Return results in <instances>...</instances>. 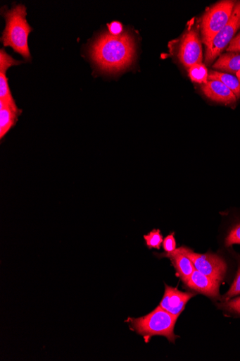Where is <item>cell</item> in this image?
Returning a JSON list of instances; mask_svg holds the SVG:
<instances>
[{
  "instance_id": "cell-1",
  "label": "cell",
  "mask_w": 240,
  "mask_h": 361,
  "mask_svg": "<svg viewBox=\"0 0 240 361\" xmlns=\"http://www.w3.org/2000/svg\"><path fill=\"white\" fill-rule=\"evenodd\" d=\"M135 54L134 40L129 32H124L118 37L111 35L109 32H104L90 48V55L97 67L110 73H118L128 68Z\"/></svg>"
},
{
  "instance_id": "cell-2",
  "label": "cell",
  "mask_w": 240,
  "mask_h": 361,
  "mask_svg": "<svg viewBox=\"0 0 240 361\" xmlns=\"http://www.w3.org/2000/svg\"><path fill=\"white\" fill-rule=\"evenodd\" d=\"M178 318L158 306L149 314L139 318L129 317L126 322L130 329L141 336L146 343L157 336L165 337L170 343H175L179 338L175 334Z\"/></svg>"
},
{
  "instance_id": "cell-3",
  "label": "cell",
  "mask_w": 240,
  "mask_h": 361,
  "mask_svg": "<svg viewBox=\"0 0 240 361\" xmlns=\"http://www.w3.org/2000/svg\"><path fill=\"white\" fill-rule=\"evenodd\" d=\"M3 16L6 25L1 41L4 45L11 47L15 52L20 54L26 60L30 61L31 56L28 46V37L32 31L26 20L27 8L24 5L15 6L11 10L4 9Z\"/></svg>"
},
{
  "instance_id": "cell-4",
  "label": "cell",
  "mask_w": 240,
  "mask_h": 361,
  "mask_svg": "<svg viewBox=\"0 0 240 361\" xmlns=\"http://www.w3.org/2000/svg\"><path fill=\"white\" fill-rule=\"evenodd\" d=\"M179 249L192 261L195 269L206 276L222 283L232 275L230 262L222 252L198 254L185 247Z\"/></svg>"
},
{
  "instance_id": "cell-5",
  "label": "cell",
  "mask_w": 240,
  "mask_h": 361,
  "mask_svg": "<svg viewBox=\"0 0 240 361\" xmlns=\"http://www.w3.org/2000/svg\"><path fill=\"white\" fill-rule=\"evenodd\" d=\"M235 5L234 1H222L203 15L201 21V29L202 42L206 47L210 44L228 23Z\"/></svg>"
},
{
  "instance_id": "cell-6",
  "label": "cell",
  "mask_w": 240,
  "mask_h": 361,
  "mask_svg": "<svg viewBox=\"0 0 240 361\" xmlns=\"http://www.w3.org/2000/svg\"><path fill=\"white\" fill-rule=\"evenodd\" d=\"M240 27V3L235 5L231 18L218 35L207 47L205 61L210 64L213 62L222 51L234 39L236 32Z\"/></svg>"
},
{
  "instance_id": "cell-7",
  "label": "cell",
  "mask_w": 240,
  "mask_h": 361,
  "mask_svg": "<svg viewBox=\"0 0 240 361\" xmlns=\"http://www.w3.org/2000/svg\"><path fill=\"white\" fill-rule=\"evenodd\" d=\"M178 56L181 62L189 69L192 66L201 63L202 47L198 31L194 27H190L183 36Z\"/></svg>"
},
{
  "instance_id": "cell-8",
  "label": "cell",
  "mask_w": 240,
  "mask_h": 361,
  "mask_svg": "<svg viewBox=\"0 0 240 361\" xmlns=\"http://www.w3.org/2000/svg\"><path fill=\"white\" fill-rule=\"evenodd\" d=\"M221 283L218 280L195 270L184 284L190 290L203 294L217 303L222 300L220 289Z\"/></svg>"
},
{
  "instance_id": "cell-9",
  "label": "cell",
  "mask_w": 240,
  "mask_h": 361,
  "mask_svg": "<svg viewBox=\"0 0 240 361\" xmlns=\"http://www.w3.org/2000/svg\"><path fill=\"white\" fill-rule=\"evenodd\" d=\"M192 292H182L165 284V293L159 306L167 312L179 317L189 301L195 296Z\"/></svg>"
},
{
  "instance_id": "cell-10",
  "label": "cell",
  "mask_w": 240,
  "mask_h": 361,
  "mask_svg": "<svg viewBox=\"0 0 240 361\" xmlns=\"http://www.w3.org/2000/svg\"><path fill=\"white\" fill-rule=\"evenodd\" d=\"M21 63L23 61L14 59L5 49L0 50V102L6 103L15 109L18 108L9 87L6 73L13 66Z\"/></svg>"
},
{
  "instance_id": "cell-11",
  "label": "cell",
  "mask_w": 240,
  "mask_h": 361,
  "mask_svg": "<svg viewBox=\"0 0 240 361\" xmlns=\"http://www.w3.org/2000/svg\"><path fill=\"white\" fill-rule=\"evenodd\" d=\"M201 89L206 96L215 102L229 105L234 104L237 99L233 92L220 81L209 80Z\"/></svg>"
},
{
  "instance_id": "cell-12",
  "label": "cell",
  "mask_w": 240,
  "mask_h": 361,
  "mask_svg": "<svg viewBox=\"0 0 240 361\" xmlns=\"http://www.w3.org/2000/svg\"><path fill=\"white\" fill-rule=\"evenodd\" d=\"M169 257L177 274L185 283L196 270L192 261L185 254L177 249L173 253L165 256Z\"/></svg>"
},
{
  "instance_id": "cell-13",
  "label": "cell",
  "mask_w": 240,
  "mask_h": 361,
  "mask_svg": "<svg viewBox=\"0 0 240 361\" xmlns=\"http://www.w3.org/2000/svg\"><path fill=\"white\" fill-rule=\"evenodd\" d=\"M21 114L22 110L15 109L8 104L0 102V140H3L16 124Z\"/></svg>"
},
{
  "instance_id": "cell-14",
  "label": "cell",
  "mask_w": 240,
  "mask_h": 361,
  "mask_svg": "<svg viewBox=\"0 0 240 361\" xmlns=\"http://www.w3.org/2000/svg\"><path fill=\"white\" fill-rule=\"evenodd\" d=\"M231 216L222 236V245L225 249L240 245V213H233Z\"/></svg>"
},
{
  "instance_id": "cell-15",
  "label": "cell",
  "mask_w": 240,
  "mask_h": 361,
  "mask_svg": "<svg viewBox=\"0 0 240 361\" xmlns=\"http://www.w3.org/2000/svg\"><path fill=\"white\" fill-rule=\"evenodd\" d=\"M213 68L229 73H236L240 71V54H225L220 56Z\"/></svg>"
},
{
  "instance_id": "cell-16",
  "label": "cell",
  "mask_w": 240,
  "mask_h": 361,
  "mask_svg": "<svg viewBox=\"0 0 240 361\" xmlns=\"http://www.w3.org/2000/svg\"><path fill=\"white\" fill-rule=\"evenodd\" d=\"M225 250L236 262L237 269L233 282L228 290L223 295L221 302L228 300L240 295V254L236 252L232 247Z\"/></svg>"
},
{
  "instance_id": "cell-17",
  "label": "cell",
  "mask_w": 240,
  "mask_h": 361,
  "mask_svg": "<svg viewBox=\"0 0 240 361\" xmlns=\"http://www.w3.org/2000/svg\"><path fill=\"white\" fill-rule=\"evenodd\" d=\"M208 80H217L222 82L233 92L237 98L240 97V82L236 77L227 73L211 71L209 73Z\"/></svg>"
},
{
  "instance_id": "cell-18",
  "label": "cell",
  "mask_w": 240,
  "mask_h": 361,
  "mask_svg": "<svg viewBox=\"0 0 240 361\" xmlns=\"http://www.w3.org/2000/svg\"><path fill=\"white\" fill-rule=\"evenodd\" d=\"M216 307L225 315L240 319V295L228 300L217 302Z\"/></svg>"
},
{
  "instance_id": "cell-19",
  "label": "cell",
  "mask_w": 240,
  "mask_h": 361,
  "mask_svg": "<svg viewBox=\"0 0 240 361\" xmlns=\"http://www.w3.org/2000/svg\"><path fill=\"white\" fill-rule=\"evenodd\" d=\"M191 80L196 83H207L209 78V73L206 66L201 63H197L189 68V71Z\"/></svg>"
},
{
  "instance_id": "cell-20",
  "label": "cell",
  "mask_w": 240,
  "mask_h": 361,
  "mask_svg": "<svg viewBox=\"0 0 240 361\" xmlns=\"http://www.w3.org/2000/svg\"><path fill=\"white\" fill-rule=\"evenodd\" d=\"M146 246L150 249L160 250L163 243V238L160 229H153L148 235H144Z\"/></svg>"
},
{
  "instance_id": "cell-21",
  "label": "cell",
  "mask_w": 240,
  "mask_h": 361,
  "mask_svg": "<svg viewBox=\"0 0 240 361\" xmlns=\"http://www.w3.org/2000/svg\"><path fill=\"white\" fill-rule=\"evenodd\" d=\"M163 250L165 253H163L160 255V257H165L168 255L173 253L177 250V242L175 237V233H172L168 235L164 240L163 243Z\"/></svg>"
},
{
  "instance_id": "cell-22",
  "label": "cell",
  "mask_w": 240,
  "mask_h": 361,
  "mask_svg": "<svg viewBox=\"0 0 240 361\" xmlns=\"http://www.w3.org/2000/svg\"><path fill=\"white\" fill-rule=\"evenodd\" d=\"M109 32L113 36H120L123 34V26L122 23L114 21L110 24H108Z\"/></svg>"
},
{
  "instance_id": "cell-23",
  "label": "cell",
  "mask_w": 240,
  "mask_h": 361,
  "mask_svg": "<svg viewBox=\"0 0 240 361\" xmlns=\"http://www.w3.org/2000/svg\"><path fill=\"white\" fill-rule=\"evenodd\" d=\"M227 51L228 52H240V32L231 41Z\"/></svg>"
},
{
  "instance_id": "cell-24",
  "label": "cell",
  "mask_w": 240,
  "mask_h": 361,
  "mask_svg": "<svg viewBox=\"0 0 240 361\" xmlns=\"http://www.w3.org/2000/svg\"><path fill=\"white\" fill-rule=\"evenodd\" d=\"M236 77L238 78L239 81L240 82V71L236 73Z\"/></svg>"
}]
</instances>
